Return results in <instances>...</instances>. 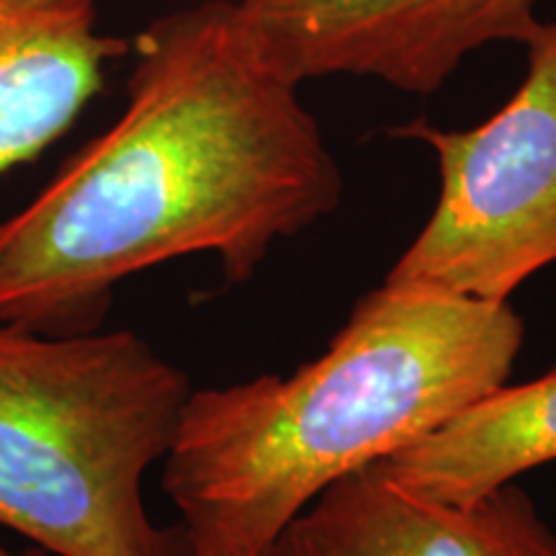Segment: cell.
<instances>
[{
	"label": "cell",
	"instance_id": "6da1fadb",
	"mask_svg": "<svg viewBox=\"0 0 556 556\" xmlns=\"http://www.w3.org/2000/svg\"><path fill=\"white\" fill-rule=\"evenodd\" d=\"M131 50L119 119L0 217V319L101 330L122 281L199 253L242 283L340 204L315 116L235 0L157 18Z\"/></svg>",
	"mask_w": 556,
	"mask_h": 556
},
{
	"label": "cell",
	"instance_id": "7a4b0ae2",
	"mask_svg": "<svg viewBox=\"0 0 556 556\" xmlns=\"http://www.w3.org/2000/svg\"><path fill=\"white\" fill-rule=\"evenodd\" d=\"M523 340L510 302L381 283L358 299L328 351L289 377L193 389L160 479L186 556H266L340 477L507 384Z\"/></svg>",
	"mask_w": 556,
	"mask_h": 556
},
{
	"label": "cell",
	"instance_id": "3957f363",
	"mask_svg": "<svg viewBox=\"0 0 556 556\" xmlns=\"http://www.w3.org/2000/svg\"><path fill=\"white\" fill-rule=\"evenodd\" d=\"M191 392L135 330L50 336L0 319V528L58 556H186L142 482Z\"/></svg>",
	"mask_w": 556,
	"mask_h": 556
},
{
	"label": "cell",
	"instance_id": "277c9868",
	"mask_svg": "<svg viewBox=\"0 0 556 556\" xmlns=\"http://www.w3.org/2000/svg\"><path fill=\"white\" fill-rule=\"evenodd\" d=\"M526 50L523 83L479 127L392 129L433 150L441 191L384 287L500 304L556 263V18Z\"/></svg>",
	"mask_w": 556,
	"mask_h": 556
},
{
	"label": "cell",
	"instance_id": "5b68a950",
	"mask_svg": "<svg viewBox=\"0 0 556 556\" xmlns=\"http://www.w3.org/2000/svg\"><path fill=\"white\" fill-rule=\"evenodd\" d=\"M258 47L291 83L377 78L433 93L492 41L528 45L539 0H235Z\"/></svg>",
	"mask_w": 556,
	"mask_h": 556
},
{
	"label": "cell",
	"instance_id": "8992f818",
	"mask_svg": "<svg viewBox=\"0 0 556 556\" xmlns=\"http://www.w3.org/2000/svg\"><path fill=\"white\" fill-rule=\"evenodd\" d=\"M266 556H556V533L518 482L471 505L438 503L379 458L319 492Z\"/></svg>",
	"mask_w": 556,
	"mask_h": 556
},
{
	"label": "cell",
	"instance_id": "52a82bcc",
	"mask_svg": "<svg viewBox=\"0 0 556 556\" xmlns=\"http://www.w3.org/2000/svg\"><path fill=\"white\" fill-rule=\"evenodd\" d=\"M129 50L96 0H0V178L58 142Z\"/></svg>",
	"mask_w": 556,
	"mask_h": 556
},
{
	"label": "cell",
	"instance_id": "ba28073f",
	"mask_svg": "<svg viewBox=\"0 0 556 556\" xmlns=\"http://www.w3.org/2000/svg\"><path fill=\"white\" fill-rule=\"evenodd\" d=\"M556 462V364L503 384L446 426L381 458L394 482L426 500L471 505L526 471Z\"/></svg>",
	"mask_w": 556,
	"mask_h": 556
},
{
	"label": "cell",
	"instance_id": "9c48e42d",
	"mask_svg": "<svg viewBox=\"0 0 556 556\" xmlns=\"http://www.w3.org/2000/svg\"><path fill=\"white\" fill-rule=\"evenodd\" d=\"M0 556H13L11 552H9V548H5L3 544H0Z\"/></svg>",
	"mask_w": 556,
	"mask_h": 556
}]
</instances>
